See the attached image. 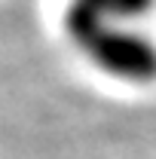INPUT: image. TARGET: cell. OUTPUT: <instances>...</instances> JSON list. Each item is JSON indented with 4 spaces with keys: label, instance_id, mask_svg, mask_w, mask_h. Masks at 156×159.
Returning a JSON list of instances; mask_svg holds the SVG:
<instances>
[{
    "label": "cell",
    "instance_id": "1",
    "mask_svg": "<svg viewBox=\"0 0 156 159\" xmlns=\"http://www.w3.org/2000/svg\"><path fill=\"white\" fill-rule=\"evenodd\" d=\"M64 34L104 77L126 86L156 83V40L144 34L138 25L86 21V25H64Z\"/></svg>",
    "mask_w": 156,
    "mask_h": 159
}]
</instances>
